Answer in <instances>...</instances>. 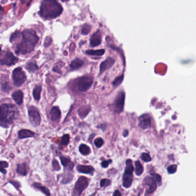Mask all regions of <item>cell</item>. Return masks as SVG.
Returning a JSON list of instances; mask_svg holds the SVG:
<instances>
[{"label":"cell","mask_w":196,"mask_h":196,"mask_svg":"<svg viewBox=\"0 0 196 196\" xmlns=\"http://www.w3.org/2000/svg\"><path fill=\"white\" fill-rule=\"evenodd\" d=\"M23 39L16 48L15 52L17 54L25 55L32 52L38 44L39 38L35 31L31 29H25L22 34Z\"/></svg>","instance_id":"cell-1"},{"label":"cell","mask_w":196,"mask_h":196,"mask_svg":"<svg viewBox=\"0 0 196 196\" xmlns=\"http://www.w3.org/2000/svg\"><path fill=\"white\" fill-rule=\"evenodd\" d=\"M63 12V8L57 0H43L40 8V16L46 19L59 17Z\"/></svg>","instance_id":"cell-2"},{"label":"cell","mask_w":196,"mask_h":196,"mask_svg":"<svg viewBox=\"0 0 196 196\" xmlns=\"http://www.w3.org/2000/svg\"><path fill=\"white\" fill-rule=\"evenodd\" d=\"M17 108L11 103H3L1 105L0 125L3 128H8L13 124L18 114Z\"/></svg>","instance_id":"cell-3"},{"label":"cell","mask_w":196,"mask_h":196,"mask_svg":"<svg viewBox=\"0 0 196 196\" xmlns=\"http://www.w3.org/2000/svg\"><path fill=\"white\" fill-rule=\"evenodd\" d=\"M93 82V78L92 77L83 76L77 81V88L80 92H86L90 88Z\"/></svg>","instance_id":"cell-4"},{"label":"cell","mask_w":196,"mask_h":196,"mask_svg":"<svg viewBox=\"0 0 196 196\" xmlns=\"http://www.w3.org/2000/svg\"><path fill=\"white\" fill-rule=\"evenodd\" d=\"M12 79L14 85L20 87L25 82L27 77L21 68H16L12 73Z\"/></svg>","instance_id":"cell-5"},{"label":"cell","mask_w":196,"mask_h":196,"mask_svg":"<svg viewBox=\"0 0 196 196\" xmlns=\"http://www.w3.org/2000/svg\"><path fill=\"white\" fill-rule=\"evenodd\" d=\"M89 185V180L85 177H81L78 178L77 181L76 182L74 186V189L73 190V195L74 196H80L83 190L88 187Z\"/></svg>","instance_id":"cell-6"},{"label":"cell","mask_w":196,"mask_h":196,"mask_svg":"<svg viewBox=\"0 0 196 196\" xmlns=\"http://www.w3.org/2000/svg\"><path fill=\"white\" fill-rule=\"evenodd\" d=\"M29 120L31 124L35 127L39 126L41 122V117L38 108L31 106L28 108Z\"/></svg>","instance_id":"cell-7"},{"label":"cell","mask_w":196,"mask_h":196,"mask_svg":"<svg viewBox=\"0 0 196 196\" xmlns=\"http://www.w3.org/2000/svg\"><path fill=\"white\" fill-rule=\"evenodd\" d=\"M125 102V93L121 92L118 93L114 103V112L117 113H120L123 111Z\"/></svg>","instance_id":"cell-8"},{"label":"cell","mask_w":196,"mask_h":196,"mask_svg":"<svg viewBox=\"0 0 196 196\" xmlns=\"http://www.w3.org/2000/svg\"><path fill=\"white\" fill-rule=\"evenodd\" d=\"M18 58L14 57L13 53L8 51L4 54V56L1 58V65H7V66H12L16 64L18 62Z\"/></svg>","instance_id":"cell-9"},{"label":"cell","mask_w":196,"mask_h":196,"mask_svg":"<svg viewBox=\"0 0 196 196\" xmlns=\"http://www.w3.org/2000/svg\"><path fill=\"white\" fill-rule=\"evenodd\" d=\"M151 118L148 114H143L139 118L138 125L143 129H146L151 127Z\"/></svg>","instance_id":"cell-10"},{"label":"cell","mask_w":196,"mask_h":196,"mask_svg":"<svg viewBox=\"0 0 196 196\" xmlns=\"http://www.w3.org/2000/svg\"><path fill=\"white\" fill-rule=\"evenodd\" d=\"M143 185L147 186L148 189L147 192L149 193H152L155 192L157 189V186L156 182L155 181L153 178L146 177L143 180Z\"/></svg>","instance_id":"cell-11"},{"label":"cell","mask_w":196,"mask_h":196,"mask_svg":"<svg viewBox=\"0 0 196 196\" xmlns=\"http://www.w3.org/2000/svg\"><path fill=\"white\" fill-rule=\"evenodd\" d=\"M115 63V60L113 58L108 57L105 61L103 62L100 64V74L103 73L105 71L111 68Z\"/></svg>","instance_id":"cell-12"},{"label":"cell","mask_w":196,"mask_h":196,"mask_svg":"<svg viewBox=\"0 0 196 196\" xmlns=\"http://www.w3.org/2000/svg\"><path fill=\"white\" fill-rule=\"evenodd\" d=\"M101 43V35L99 31L94 33L93 34L90 40V45L92 47H95L98 46Z\"/></svg>","instance_id":"cell-13"},{"label":"cell","mask_w":196,"mask_h":196,"mask_svg":"<svg viewBox=\"0 0 196 196\" xmlns=\"http://www.w3.org/2000/svg\"><path fill=\"white\" fill-rule=\"evenodd\" d=\"M50 116L51 121L55 122L59 120L61 117V112L59 108L58 107H53L50 112Z\"/></svg>","instance_id":"cell-14"},{"label":"cell","mask_w":196,"mask_h":196,"mask_svg":"<svg viewBox=\"0 0 196 196\" xmlns=\"http://www.w3.org/2000/svg\"><path fill=\"white\" fill-rule=\"evenodd\" d=\"M133 175L125 173L123 177V186L125 188H128L132 185Z\"/></svg>","instance_id":"cell-15"},{"label":"cell","mask_w":196,"mask_h":196,"mask_svg":"<svg viewBox=\"0 0 196 196\" xmlns=\"http://www.w3.org/2000/svg\"><path fill=\"white\" fill-rule=\"evenodd\" d=\"M12 96L16 103L18 105H22L23 102V93L21 90H18L14 92V93L12 94Z\"/></svg>","instance_id":"cell-16"},{"label":"cell","mask_w":196,"mask_h":196,"mask_svg":"<svg viewBox=\"0 0 196 196\" xmlns=\"http://www.w3.org/2000/svg\"><path fill=\"white\" fill-rule=\"evenodd\" d=\"M77 168L79 172L84 173V174H92L94 171V168L90 166H85V165L78 164L77 167Z\"/></svg>","instance_id":"cell-17"},{"label":"cell","mask_w":196,"mask_h":196,"mask_svg":"<svg viewBox=\"0 0 196 196\" xmlns=\"http://www.w3.org/2000/svg\"><path fill=\"white\" fill-rule=\"evenodd\" d=\"M18 136L20 139H25L27 138H32L33 137L35 133L34 132L29 130V129H22L20 130L18 133Z\"/></svg>","instance_id":"cell-18"},{"label":"cell","mask_w":196,"mask_h":196,"mask_svg":"<svg viewBox=\"0 0 196 196\" xmlns=\"http://www.w3.org/2000/svg\"><path fill=\"white\" fill-rule=\"evenodd\" d=\"M60 159H61V163L64 166L66 169H68L70 170H73L74 164L69 159H68L66 157H61Z\"/></svg>","instance_id":"cell-19"},{"label":"cell","mask_w":196,"mask_h":196,"mask_svg":"<svg viewBox=\"0 0 196 196\" xmlns=\"http://www.w3.org/2000/svg\"><path fill=\"white\" fill-rule=\"evenodd\" d=\"M91 111V108L89 106H83L81 107L78 110V114L79 116L83 119L89 114V112Z\"/></svg>","instance_id":"cell-20"},{"label":"cell","mask_w":196,"mask_h":196,"mask_svg":"<svg viewBox=\"0 0 196 196\" xmlns=\"http://www.w3.org/2000/svg\"><path fill=\"white\" fill-rule=\"evenodd\" d=\"M83 64V61L79 58H76L74 60L71 62L70 67L72 70H75L81 68Z\"/></svg>","instance_id":"cell-21"},{"label":"cell","mask_w":196,"mask_h":196,"mask_svg":"<svg viewBox=\"0 0 196 196\" xmlns=\"http://www.w3.org/2000/svg\"><path fill=\"white\" fill-rule=\"evenodd\" d=\"M25 68L28 70V71L32 73H35L38 68V66L35 63V62H29L28 63H27V64L25 65Z\"/></svg>","instance_id":"cell-22"},{"label":"cell","mask_w":196,"mask_h":196,"mask_svg":"<svg viewBox=\"0 0 196 196\" xmlns=\"http://www.w3.org/2000/svg\"><path fill=\"white\" fill-rule=\"evenodd\" d=\"M42 87L40 85L36 86L33 90V96L36 101H39L40 98V94L42 92Z\"/></svg>","instance_id":"cell-23"},{"label":"cell","mask_w":196,"mask_h":196,"mask_svg":"<svg viewBox=\"0 0 196 196\" xmlns=\"http://www.w3.org/2000/svg\"><path fill=\"white\" fill-rule=\"evenodd\" d=\"M134 168L132 164V160L128 159L126 161V168L125 169V173L129 175H132Z\"/></svg>","instance_id":"cell-24"},{"label":"cell","mask_w":196,"mask_h":196,"mask_svg":"<svg viewBox=\"0 0 196 196\" xmlns=\"http://www.w3.org/2000/svg\"><path fill=\"white\" fill-rule=\"evenodd\" d=\"M33 187H35L36 189H38V190H40V191H42V192L44 194H45L46 195H47V196H50V195H51L50 190H48V188H47L46 187L41 185L40 183H35L33 185Z\"/></svg>","instance_id":"cell-25"},{"label":"cell","mask_w":196,"mask_h":196,"mask_svg":"<svg viewBox=\"0 0 196 196\" xmlns=\"http://www.w3.org/2000/svg\"><path fill=\"white\" fill-rule=\"evenodd\" d=\"M16 171L18 174L23 176H25L27 174V170L26 168V166L24 163L18 164Z\"/></svg>","instance_id":"cell-26"},{"label":"cell","mask_w":196,"mask_h":196,"mask_svg":"<svg viewBox=\"0 0 196 196\" xmlns=\"http://www.w3.org/2000/svg\"><path fill=\"white\" fill-rule=\"evenodd\" d=\"M79 152L83 155H89V153H91L90 147L84 144L80 145V146L79 147Z\"/></svg>","instance_id":"cell-27"},{"label":"cell","mask_w":196,"mask_h":196,"mask_svg":"<svg viewBox=\"0 0 196 196\" xmlns=\"http://www.w3.org/2000/svg\"><path fill=\"white\" fill-rule=\"evenodd\" d=\"M86 53L92 55H96V56H102L105 53L104 50H88L86 51Z\"/></svg>","instance_id":"cell-28"},{"label":"cell","mask_w":196,"mask_h":196,"mask_svg":"<svg viewBox=\"0 0 196 196\" xmlns=\"http://www.w3.org/2000/svg\"><path fill=\"white\" fill-rule=\"evenodd\" d=\"M135 173L138 176H140L143 173V168L139 161L135 162Z\"/></svg>","instance_id":"cell-29"},{"label":"cell","mask_w":196,"mask_h":196,"mask_svg":"<svg viewBox=\"0 0 196 196\" xmlns=\"http://www.w3.org/2000/svg\"><path fill=\"white\" fill-rule=\"evenodd\" d=\"M11 86L10 84V82L8 81H5V82H1V89L4 92H8V91H9L11 90Z\"/></svg>","instance_id":"cell-30"},{"label":"cell","mask_w":196,"mask_h":196,"mask_svg":"<svg viewBox=\"0 0 196 196\" xmlns=\"http://www.w3.org/2000/svg\"><path fill=\"white\" fill-rule=\"evenodd\" d=\"M8 166H9V164H8V163L7 162H5V161H1V163H0V168H1V173L3 174H6L7 171L5 170V168H7L8 167Z\"/></svg>","instance_id":"cell-31"},{"label":"cell","mask_w":196,"mask_h":196,"mask_svg":"<svg viewBox=\"0 0 196 196\" xmlns=\"http://www.w3.org/2000/svg\"><path fill=\"white\" fill-rule=\"evenodd\" d=\"M70 135L68 134H65L62 136V139H61V143L64 146H67L68 143L70 142Z\"/></svg>","instance_id":"cell-32"},{"label":"cell","mask_w":196,"mask_h":196,"mask_svg":"<svg viewBox=\"0 0 196 196\" xmlns=\"http://www.w3.org/2000/svg\"><path fill=\"white\" fill-rule=\"evenodd\" d=\"M123 79H124V75H121L120 76H119V77H118L113 81V85L114 86H118L122 83L123 81Z\"/></svg>","instance_id":"cell-33"},{"label":"cell","mask_w":196,"mask_h":196,"mask_svg":"<svg viewBox=\"0 0 196 196\" xmlns=\"http://www.w3.org/2000/svg\"><path fill=\"white\" fill-rule=\"evenodd\" d=\"M111 184V181L108 179H103L100 181V186L102 188L107 187Z\"/></svg>","instance_id":"cell-34"},{"label":"cell","mask_w":196,"mask_h":196,"mask_svg":"<svg viewBox=\"0 0 196 196\" xmlns=\"http://www.w3.org/2000/svg\"><path fill=\"white\" fill-rule=\"evenodd\" d=\"M94 144L95 146L97 147V148H100L102 146L103 144V139L101 138H97L95 140H94Z\"/></svg>","instance_id":"cell-35"},{"label":"cell","mask_w":196,"mask_h":196,"mask_svg":"<svg viewBox=\"0 0 196 196\" xmlns=\"http://www.w3.org/2000/svg\"><path fill=\"white\" fill-rule=\"evenodd\" d=\"M90 31V26L88 24H86V25L83 26V28L82 29V34L83 35H88L89 33V32Z\"/></svg>","instance_id":"cell-36"},{"label":"cell","mask_w":196,"mask_h":196,"mask_svg":"<svg viewBox=\"0 0 196 196\" xmlns=\"http://www.w3.org/2000/svg\"><path fill=\"white\" fill-rule=\"evenodd\" d=\"M141 158L145 162H148L151 160V158L150 157V155L147 153H143L141 156Z\"/></svg>","instance_id":"cell-37"},{"label":"cell","mask_w":196,"mask_h":196,"mask_svg":"<svg viewBox=\"0 0 196 196\" xmlns=\"http://www.w3.org/2000/svg\"><path fill=\"white\" fill-rule=\"evenodd\" d=\"M177 167L175 164L171 165L168 168V171L169 174H174L177 171Z\"/></svg>","instance_id":"cell-38"},{"label":"cell","mask_w":196,"mask_h":196,"mask_svg":"<svg viewBox=\"0 0 196 196\" xmlns=\"http://www.w3.org/2000/svg\"><path fill=\"white\" fill-rule=\"evenodd\" d=\"M53 170L55 171H58L61 169V167L59 164V163L58 162L57 160H53Z\"/></svg>","instance_id":"cell-39"},{"label":"cell","mask_w":196,"mask_h":196,"mask_svg":"<svg viewBox=\"0 0 196 196\" xmlns=\"http://www.w3.org/2000/svg\"><path fill=\"white\" fill-rule=\"evenodd\" d=\"M151 176L153 177V179H155L157 181V182L158 183H159L161 184V177L159 174H151Z\"/></svg>","instance_id":"cell-40"},{"label":"cell","mask_w":196,"mask_h":196,"mask_svg":"<svg viewBox=\"0 0 196 196\" xmlns=\"http://www.w3.org/2000/svg\"><path fill=\"white\" fill-rule=\"evenodd\" d=\"M111 162H112V160H104L101 163V166L103 168H108V166H109V164Z\"/></svg>","instance_id":"cell-41"},{"label":"cell","mask_w":196,"mask_h":196,"mask_svg":"<svg viewBox=\"0 0 196 196\" xmlns=\"http://www.w3.org/2000/svg\"><path fill=\"white\" fill-rule=\"evenodd\" d=\"M9 182H10L11 183H12V184H13V185L16 188V189L20 188V187L21 186L20 184L18 182H13V181H10Z\"/></svg>","instance_id":"cell-42"},{"label":"cell","mask_w":196,"mask_h":196,"mask_svg":"<svg viewBox=\"0 0 196 196\" xmlns=\"http://www.w3.org/2000/svg\"><path fill=\"white\" fill-rule=\"evenodd\" d=\"M121 194L118 190H116L113 193V196H121Z\"/></svg>","instance_id":"cell-43"},{"label":"cell","mask_w":196,"mask_h":196,"mask_svg":"<svg viewBox=\"0 0 196 196\" xmlns=\"http://www.w3.org/2000/svg\"><path fill=\"white\" fill-rule=\"evenodd\" d=\"M128 131L127 130H125L124 132H123V136L126 137V136H128Z\"/></svg>","instance_id":"cell-44"},{"label":"cell","mask_w":196,"mask_h":196,"mask_svg":"<svg viewBox=\"0 0 196 196\" xmlns=\"http://www.w3.org/2000/svg\"><path fill=\"white\" fill-rule=\"evenodd\" d=\"M62 1H63V2H66V1H69V0H61Z\"/></svg>","instance_id":"cell-45"},{"label":"cell","mask_w":196,"mask_h":196,"mask_svg":"<svg viewBox=\"0 0 196 196\" xmlns=\"http://www.w3.org/2000/svg\"></svg>","instance_id":"cell-46"}]
</instances>
